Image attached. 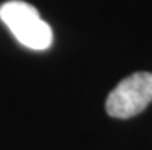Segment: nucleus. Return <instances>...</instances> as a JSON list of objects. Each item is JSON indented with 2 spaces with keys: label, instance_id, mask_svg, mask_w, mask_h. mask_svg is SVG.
Instances as JSON below:
<instances>
[{
  "label": "nucleus",
  "instance_id": "obj_2",
  "mask_svg": "<svg viewBox=\"0 0 152 150\" xmlns=\"http://www.w3.org/2000/svg\"><path fill=\"white\" fill-rule=\"evenodd\" d=\"M152 103V74L135 72L121 80L106 98V112L126 120L138 115Z\"/></svg>",
  "mask_w": 152,
  "mask_h": 150
},
{
  "label": "nucleus",
  "instance_id": "obj_1",
  "mask_svg": "<svg viewBox=\"0 0 152 150\" xmlns=\"http://www.w3.org/2000/svg\"><path fill=\"white\" fill-rule=\"evenodd\" d=\"M0 19L20 45L34 51H45L52 45L51 26L32 5L22 0L6 2L0 6Z\"/></svg>",
  "mask_w": 152,
  "mask_h": 150
}]
</instances>
